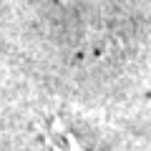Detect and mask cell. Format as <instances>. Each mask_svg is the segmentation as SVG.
Segmentation results:
<instances>
[{
  "label": "cell",
  "instance_id": "cell-1",
  "mask_svg": "<svg viewBox=\"0 0 151 151\" xmlns=\"http://www.w3.org/2000/svg\"><path fill=\"white\" fill-rule=\"evenodd\" d=\"M38 131H40V136H43L45 146H48L50 151H86L81 146V141L76 139V136L63 126V121H58V119L38 124Z\"/></svg>",
  "mask_w": 151,
  "mask_h": 151
}]
</instances>
